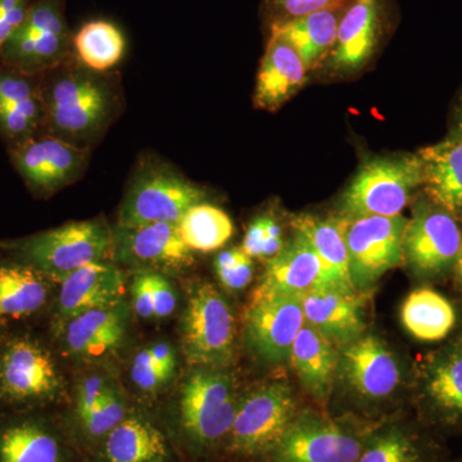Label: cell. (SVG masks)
Listing matches in <instances>:
<instances>
[{
    "label": "cell",
    "instance_id": "cell-1",
    "mask_svg": "<svg viewBox=\"0 0 462 462\" xmlns=\"http://www.w3.org/2000/svg\"><path fill=\"white\" fill-rule=\"evenodd\" d=\"M44 133L75 147L100 142L121 111V93L107 72L88 69L72 54L41 75Z\"/></svg>",
    "mask_w": 462,
    "mask_h": 462
},
{
    "label": "cell",
    "instance_id": "cell-2",
    "mask_svg": "<svg viewBox=\"0 0 462 462\" xmlns=\"http://www.w3.org/2000/svg\"><path fill=\"white\" fill-rule=\"evenodd\" d=\"M424 184L418 154H393L369 158L340 199V217L401 216Z\"/></svg>",
    "mask_w": 462,
    "mask_h": 462
},
{
    "label": "cell",
    "instance_id": "cell-3",
    "mask_svg": "<svg viewBox=\"0 0 462 462\" xmlns=\"http://www.w3.org/2000/svg\"><path fill=\"white\" fill-rule=\"evenodd\" d=\"M239 400L233 378L223 369L196 367L182 383L178 416L182 433L196 451L226 446Z\"/></svg>",
    "mask_w": 462,
    "mask_h": 462
},
{
    "label": "cell",
    "instance_id": "cell-4",
    "mask_svg": "<svg viewBox=\"0 0 462 462\" xmlns=\"http://www.w3.org/2000/svg\"><path fill=\"white\" fill-rule=\"evenodd\" d=\"M206 190L175 167L156 157L143 158L118 212L117 227L176 224L190 207L202 203Z\"/></svg>",
    "mask_w": 462,
    "mask_h": 462
},
{
    "label": "cell",
    "instance_id": "cell-5",
    "mask_svg": "<svg viewBox=\"0 0 462 462\" xmlns=\"http://www.w3.org/2000/svg\"><path fill=\"white\" fill-rule=\"evenodd\" d=\"M14 249L25 263L60 282L87 264L115 257L114 230L100 218L76 221L30 236Z\"/></svg>",
    "mask_w": 462,
    "mask_h": 462
},
{
    "label": "cell",
    "instance_id": "cell-6",
    "mask_svg": "<svg viewBox=\"0 0 462 462\" xmlns=\"http://www.w3.org/2000/svg\"><path fill=\"white\" fill-rule=\"evenodd\" d=\"M375 430L373 424L303 410L264 460L356 462Z\"/></svg>",
    "mask_w": 462,
    "mask_h": 462
},
{
    "label": "cell",
    "instance_id": "cell-7",
    "mask_svg": "<svg viewBox=\"0 0 462 462\" xmlns=\"http://www.w3.org/2000/svg\"><path fill=\"white\" fill-rule=\"evenodd\" d=\"M300 412L285 383L261 385L240 398L225 448L236 457L266 458Z\"/></svg>",
    "mask_w": 462,
    "mask_h": 462
},
{
    "label": "cell",
    "instance_id": "cell-8",
    "mask_svg": "<svg viewBox=\"0 0 462 462\" xmlns=\"http://www.w3.org/2000/svg\"><path fill=\"white\" fill-rule=\"evenodd\" d=\"M236 318L223 294L199 282L190 289L181 319V349L194 367L224 369L236 346Z\"/></svg>",
    "mask_w": 462,
    "mask_h": 462
},
{
    "label": "cell",
    "instance_id": "cell-9",
    "mask_svg": "<svg viewBox=\"0 0 462 462\" xmlns=\"http://www.w3.org/2000/svg\"><path fill=\"white\" fill-rule=\"evenodd\" d=\"M71 56L62 0H32L25 20L5 44L0 63L23 74L42 75Z\"/></svg>",
    "mask_w": 462,
    "mask_h": 462
},
{
    "label": "cell",
    "instance_id": "cell-10",
    "mask_svg": "<svg viewBox=\"0 0 462 462\" xmlns=\"http://www.w3.org/2000/svg\"><path fill=\"white\" fill-rule=\"evenodd\" d=\"M461 239L455 216L430 199L420 200L404 230V263L421 281H442L454 270Z\"/></svg>",
    "mask_w": 462,
    "mask_h": 462
},
{
    "label": "cell",
    "instance_id": "cell-11",
    "mask_svg": "<svg viewBox=\"0 0 462 462\" xmlns=\"http://www.w3.org/2000/svg\"><path fill=\"white\" fill-rule=\"evenodd\" d=\"M343 220L349 272L356 291L372 288L385 273L404 263L407 218L403 216H367Z\"/></svg>",
    "mask_w": 462,
    "mask_h": 462
},
{
    "label": "cell",
    "instance_id": "cell-12",
    "mask_svg": "<svg viewBox=\"0 0 462 462\" xmlns=\"http://www.w3.org/2000/svg\"><path fill=\"white\" fill-rule=\"evenodd\" d=\"M12 165L27 188L38 196H51L83 175L90 151L42 133L8 149Z\"/></svg>",
    "mask_w": 462,
    "mask_h": 462
},
{
    "label": "cell",
    "instance_id": "cell-13",
    "mask_svg": "<svg viewBox=\"0 0 462 462\" xmlns=\"http://www.w3.org/2000/svg\"><path fill=\"white\" fill-rule=\"evenodd\" d=\"M305 325L302 297L254 291L245 315V337L258 357L282 364Z\"/></svg>",
    "mask_w": 462,
    "mask_h": 462
},
{
    "label": "cell",
    "instance_id": "cell-14",
    "mask_svg": "<svg viewBox=\"0 0 462 462\" xmlns=\"http://www.w3.org/2000/svg\"><path fill=\"white\" fill-rule=\"evenodd\" d=\"M338 370L356 396L367 402L387 400L402 383L397 356L373 334L342 346Z\"/></svg>",
    "mask_w": 462,
    "mask_h": 462
},
{
    "label": "cell",
    "instance_id": "cell-15",
    "mask_svg": "<svg viewBox=\"0 0 462 462\" xmlns=\"http://www.w3.org/2000/svg\"><path fill=\"white\" fill-rule=\"evenodd\" d=\"M420 398L425 420L443 430L462 428V339L457 337L422 366Z\"/></svg>",
    "mask_w": 462,
    "mask_h": 462
},
{
    "label": "cell",
    "instance_id": "cell-16",
    "mask_svg": "<svg viewBox=\"0 0 462 462\" xmlns=\"http://www.w3.org/2000/svg\"><path fill=\"white\" fill-rule=\"evenodd\" d=\"M384 30V0H349L324 65L336 74L360 71L378 51Z\"/></svg>",
    "mask_w": 462,
    "mask_h": 462
},
{
    "label": "cell",
    "instance_id": "cell-17",
    "mask_svg": "<svg viewBox=\"0 0 462 462\" xmlns=\"http://www.w3.org/2000/svg\"><path fill=\"white\" fill-rule=\"evenodd\" d=\"M115 257L120 263L152 272H178L193 264V251L179 236L176 224L154 223L116 227Z\"/></svg>",
    "mask_w": 462,
    "mask_h": 462
},
{
    "label": "cell",
    "instance_id": "cell-18",
    "mask_svg": "<svg viewBox=\"0 0 462 462\" xmlns=\"http://www.w3.org/2000/svg\"><path fill=\"white\" fill-rule=\"evenodd\" d=\"M45 108L41 75L0 63V138L8 149L44 133Z\"/></svg>",
    "mask_w": 462,
    "mask_h": 462
},
{
    "label": "cell",
    "instance_id": "cell-19",
    "mask_svg": "<svg viewBox=\"0 0 462 462\" xmlns=\"http://www.w3.org/2000/svg\"><path fill=\"white\" fill-rule=\"evenodd\" d=\"M60 376L50 354L38 343L17 339L0 357V391L11 400H41L54 396Z\"/></svg>",
    "mask_w": 462,
    "mask_h": 462
},
{
    "label": "cell",
    "instance_id": "cell-20",
    "mask_svg": "<svg viewBox=\"0 0 462 462\" xmlns=\"http://www.w3.org/2000/svg\"><path fill=\"white\" fill-rule=\"evenodd\" d=\"M124 294L120 267L109 261L87 264L60 281L58 320L65 327L75 316L123 302Z\"/></svg>",
    "mask_w": 462,
    "mask_h": 462
},
{
    "label": "cell",
    "instance_id": "cell-21",
    "mask_svg": "<svg viewBox=\"0 0 462 462\" xmlns=\"http://www.w3.org/2000/svg\"><path fill=\"white\" fill-rule=\"evenodd\" d=\"M331 288L311 243L300 231L267 261L266 272L256 291L303 297L318 289Z\"/></svg>",
    "mask_w": 462,
    "mask_h": 462
},
{
    "label": "cell",
    "instance_id": "cell-22",
    "mask_svg": "<svg viewBox=\"0 0 462 462\" xmlns=\"http://www.w3.org/2000/svg\"><path fill=\"white\" fill-rule=\"evenodd\" d=\"M303 316L310 327L342 348L364 334L363 297L357 291L318 289L302 297Z\"/></svg>",
    "mask_w": 462,
    "mask_h": 462
},
{
    "label": "cell",
    "instance_id": "cell-23",
    "mask_svg": "<svg viewBox=\"0 0 462 462\" xmlns=\"http://www.w3.org/2000/svg\"><path fill=\"white\" fill-rule=\"evenodd\" d=\"M307 69L296 51L278 33L270 32L269 42L258 69L254 106L273 112L302 89Z\"/></svg>",
    "mask_w": 462,
    "mask_h": 462
},
{
    "label": "cell",
    "instance_id": "cell-24",
    "mask_svg": "<svg viewBox=\"0 0 462 462\" xmlns=\"http://www.w3.org/2000/svg\"><path fill=\"white\" fill-rule=\"evenodd\" d=\"M428 199L455 217L462 216V124L446 139L418 152Z\"/></svg>",
    "mask_w": 462,
    "mask_h": 462
},
{
    "label": "cell",
    "instance_id": "cell-25",
    "mask_svg": "<svg viewBox=\"0 0 462 462\" xmlns=\"http://www.w3.org/2000/svg\"><path fill=\"white\" fill-rule=\"evenodd\" d=\"M126 303L90 310L65 325L67 352L83 360H99L116 351L126 336Z\"/></svg>",
    "mask_w": 462,
    "mask_h": 462
},
{
    "label": "cell",
    "instance_id": "cell-26",
    "mask_svg": "<svg viewBox=\"0 0 462 462\" xmlns=\"http://www.w3.org/2000/svg\"><path fill=\"white\" fill-rule=\"evenodd\" d=\"M348 2L307 16L272 23L270 32L281 35L297 51L307 71H312L324 65L329 57Z\"/></svg>",
    "mask_w": 462,
    "mask_h": 462
},
{
    "label": "cell",
    "instance_id": "cell-27",
    "mask_svg": "<svg viewBox=\"0 0 462 462\" xmlns=\"http://www.w3.org/2000/svg\"><path fill=\"white\" fill-rule=\"evenodd\" d=\"M289 360L307 393L318 402H327L338 372V348L305 322Z\"/></svg>",
    "mask_w": 462,
    "mask_h": 462
},
{
    "label": "cell",
    "instance_id": "cell-28",
    "mask_svg": "<svg viewBox=\"0 0 462 462\" xmlns=\"http://www.w3.org/2000/svg\"><path fill=\"white\" fill-rule=\"evenodd\" d=\"M293 227L311 243L312 248L320 258L330 287L339 291H357L349 272L345 220L342 217L320 218L311 215H300L294 217Z\"/></svg>",
    "mask_w": 462,
    "mask_h": 462
},
{
    "label": "cell",
    "instance_id": "cell-29",
    "mask_svg": "<svg viewBox=\"0 0 462 462\" xmlns=\"http://www.w3.org/2000/svg\"><path fill=\"white\" fill-rule=\"evenodd\" d=\"M401 320L410 336L424 343L448 338L457 325L454 303L431 288L412 291L401 309Z\"/></svg>",
    "mask_w": 462,
    "mask_h": 462
},
{
    "label": "cell",
    "instance_id": "cell-30",
    "mask_svg": "<svg viewBox=\"0 0 462 462\" xmlns=\"http://www.w3.org/2000/svg\"><path fill=\"white\" fill-rule=\"evenodd\" d=\"M106 462H167L169 445L165 436L141 416L127 415L105 437Z\"/></svg>",
    "mask_w": 462,
    "mask_h": 462
},
{
    "label": "cell",
    "instance_id": "cell-31",
    "mask_svg": "<svg viewBox=\"0 0 462 462\" xmlns=\"http://www.w3.org/2000/svg\"><path fill=\"white\" fill-rule=\"evenodd\" d=\"M433 440L412 427L393 422L376 427L356 462H437Z\"/></svg>",
    "mask_w": 462,
    "mask_h": 462
},
{
    "label": "cell",
    "instance_id": "cell-32",
    "mask_svg": "<svg viewBox=\"0 0 462 462\" xmlns=\"http://www.w3.org/2000/svg\"><path fill=\"white\" fill-rule=\"evenodd\" d=\"M47 275L29 263L0 261V318L38 311L48 298Z\"/></svg>",
    "mask_w": 462,
    "mask_h": 462
},
{
    "label": "cell",
    "instance_id": "cell-33",
    "mask_svg": "<svg viewBox=\"0 0 462 462\" xmlns=\"http://www.w3.org/2000/svg\"><path fill=\"white\" fill-rule=\"evenodd\" d=\"M62 443L38 422H20L0 433V462H65Z\"/></svg>",
    "mask_w": 462,
    "mask_h": 462
},
{
    "label": "cell",
    "instance_id": "cell-34",
    "mask_svg": "<svg viewBox=\"0 0 462 462\" xmlns=\"http://www.w3.org/2000/svg\"><path fill=\"white\" fill-rule=\"evenodd\" d=\"M75 56L97 72H108L123 60L126 41L123 32L108 21H90L72 38Z\"/></svg>",
    "mask_w": 462,
    "mask_h": 462
},
{
    "label": "cell",
    "instance_id": "cell-35",
    "mask_svg": "<svg viewBox=\"0 0 462 462\" xmlns=\"http://www.w3.org/2000/svg\"><path fill=\"white\" fill-rule=\"evenodd\" d=\"M179 236L190 251L212 252L224 247L234 233L233 221L218 207L199 203L176 223Z\"/></svg>",
    "mask_w": 462,
    "mask_h": 462
},
{
    "label": "cell",
    "instance_id": "cell-36",
    "mask_svg": "<svg viewBox=\"0 0 462 462\" xmlns=\"http://www.w3.org/2000/svg\"><path fill=\"white\" fill-rule=\"evenodd\" d=\"M134 311L142 319H165L175 311L178 296L162 273L138 270L132 284Z\"/></svg>",
    "mask_w": 462,
    "mask_h": 462
},
{
    "label": "cell",
    "instance_id": "cell-37",
    "mask_svg": "<svg viewBox=\"0 0 462 462\" xmlns=\"http://www.w3.org/2000/svg\"><path fill=\"white\" fill-rule=\"evenodd\" d=\"M176 365L178 357L173 346L167 342H158L136 354L130 375L142 392L154 393L169 384L176 372Z\"/></svg>",
    "mask_w": 462,
    "mask_h": 462
},
{
    "label": "cell",
    "instance_id": "cell-38",
    "mask_svg": "<svg viewBox=\"0 0 462 462\" xmlns=\"http://www.w3.org/2000/svg\"><path fill=\"white\" fill-rule=\"evenodd\" d=\"M126 403L120 389L108 382L100 402L90 418L84 422L85 433L91 438H105L126 418Z\"/></svg>",
    "mask_w": 462,
    "mask_h": 462
},
{
    "label": "cell",
    "instance_id": "cell-39",
    "mask_svg": "<svg viewBox=\"0 0 462 462\" xmlns=\"http://www.w3.org/2000/svg\"><path fill=\"white\" fill-rule=\"evenodd\" d=\"M215 269L218 281L231 291L247 287L254 276L252 258L242 248L221 252L216 258Z\"/></svg>",
    "mask_w": 462,
    "mask_h": 462
},
{
    "label": "cell",
    "instance_id": "cell-40",
    "mask_svg": "<svg viewBox=\"0 0 462 462\" xmlns=\"http://www.w3.org/2000/svg\"><path fill=\"white\" fill-rule=\"evenodd\" d=\"M348 0H264L272 23L307 16L322 9L333 8Z\"/></svg>",
    "mask_w": 462,
    "mask_h": 462
},
{
    "label": "cell",
    "instance_id": "cell-41",
    "mask_svg": "<svg viewBox=\"0 0 462 462\" xmlns=\"http://www.w3.org/2000/svg\"><path fill=\"white\" fill-rule=\"evenodd\" d=\"M109 380L102 375H89L81 380L76 393V413L79 420L84 424L100 402Z\"/></svg>",
    "mask_w": 462,
    "mask_h": 462
},
{
    "label": "cell",
    "instance_id": "cell-42",
    "mask_svg": "<svg viewBox=\"0 0 462 462\" xmlns=\"http://www.w3.org/2000/svg\"><path fill=\"white\" fill-rule=\"evenodd\" d=\"M32 0H0V57L3 50L25 20Z\"/></svg>",
    "mask_w": 462,
    "mask_h": 462
},
{
    "label": "cell",
    "instance_id": "cell-43",
    "mask_svg": "<svg viewBox=\"0 0 462 462\" xmlns=\"http://www.w3.org/2000/svg\"><path fill=\"white\" fill-rule=\"evenodd\" d=\"M284 247L281 225L272 216L264 215L263 254L261 260H272Z\"/></svg>",
    "mask_w": 462,
    "mask_h": 462
},
{
    "label": "cell",
    "instance_id": "cell-44",
    "mask_svg": "<svg viewBox=\"0 0 462 462\" xmlns=\"http://www.w3.org/2000/svg\"><path fill=\"white\" fill-rule=\"evenodd\" d=\"M451 275L452 278H454L456 287H457L458 291H462V239L460 251H458L457 258H456L454 270H452Z\"/></svg>",
    "mask_w": 462,
    "mask_h": 462
},
{
    "label": "cell",
    "instance_id": "cell-45",
    "mask_svg": "<svg viewBox=\"0 0 462 462\" xmlns=\"http://www.w3.org/2000/svg\"><path fill=\"white\" fill-rule=\"evenodd\" d=\"M460 112H461V117H462V98H461V108H460Z\"/></svg>",
    "mask_w": 462,
    "mask_h": 462
},
{
    "label": "cell",
    "instance_id": "cell-46",
    "mask_svg": "<svg viewBox=\"0 0 462 462\" xmlns=\"http://www.w3.org/2000/svg\"><path fill=\"white\" fill-rule=\"evenodd\" d=\"M458 337H460V338L462 339V330H461L460 336H458Z\"/></svg>",
    "mask_w": 462,
    "mask_h": 462
},
{
    "label": "cell",
    "instance_id": "cell-47",
    "mask_svg": "<svg viewBox=\"0 0 462 462\" xmlns=\"http://www.w3.org/2000/svg\"><path fill=\"white\" fill-rule=\"evenodd\" d=\"M264 462H269V461H264Z\"/></svg>",
    "mask_w": 462,
    "mask_h": 462
}]
</instances>
